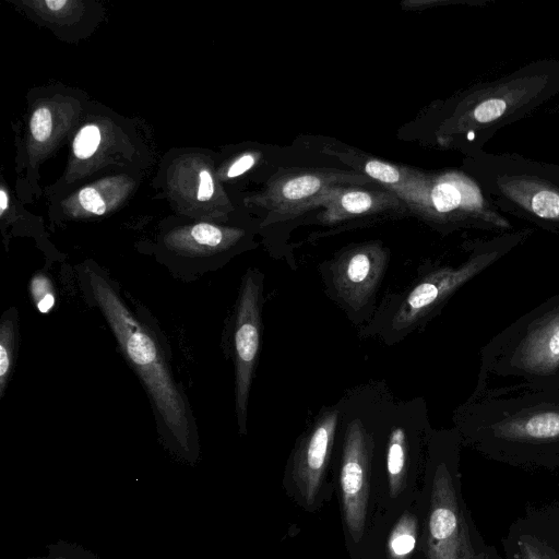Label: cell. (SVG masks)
I'll return each instance as SVG.
<instances>
[{"label":"cell","instance_id":"1","mask_svg":"<svg viewBox=\"0 0 559 559\" xmlns=\"http://www.w3.org/2000/svg\"><path fill=\"white\" fill-rule=\"evenodd\" d=\"M78 275L83 296L99 309L147 392L160 443L175 459L196 466L201 457L197 422L184 389L175 380L170 348L156 320L98 266H83Z\"/></svg>","mask_w":559,"mask_h":559},{"label":"cell","instance_id":"2","mask_svg":"<svg viewBox=\"0 0 559 559\" xmlns=\"http://www.w3.org/2000/svg\"><path fill=\"white\" fill-rule=\"evenodd\" d=\"M559 97V59L543 58L461 95L442 126L444 145L477 156L496 134Z\"/></svg>","mask_w":559,"mask_h":559},{"label":"cell","instance_id":"3","mask_svg":"<svg viewBox=\"0 0 559 559\" xmlns=\"http://www.w3.org/2000/svg\"><path fill=\"white\" fill-rule=\"evenodd\" d=\"M463 171L503 214L559 229V164L484 150L469 157Z\"/></svg>","mask_w":559,"mask_h":559},{"label":"cell","instance_id":"4","mask_svg":"<svg viewBox=\"0 0 559 559\" xmlns=\"http://www.w3.org/2000/svg\"><path fill=\"white\" fill-rule=\"evenodd\" d=\"M408 205L423 217L453 228L509 231L513 224L499 211L479 183L465 171L424 174Z\"/></svg>","mask_w":559,"mask_h":559},{"label":"cell","instance_id":"5","mask_svg":"<svg viewBox=\"0 0 559 559\" xmlns=\"http://www.w3.org/2000/svg\"><path fill=\"white\" fill-rule=\"evenodd\" d=\"M474 529L453 470L440 462L432 483L427 558L462 559Z\"/></svg>","mask_w":559,"mask_h":559},{"label":"cell","instance_id":"6","mask_svg":"<svg viewBox=\"0 0 559 559\" xmlns=\"http://www.w3.org/2000/svg\"><path fill=\"white\" fill-rule=\"evenodd\" d=\"M261 277L248 271L237 300L233 326L235 409L240 433L247 432V411L260 348Z\"/></svg>","mask_w":559,"mask_h":559},{"label":"cell","instance_id":"7","mask_svg":"<svg viewBox=\"0 0 559 559\" xmlns=\"http://www.w3.org/2000/svg\"><path fill=\"white\" fill-rule=\"evenodd\" d=\"M242 235L241 231L224 230L209 223L195 224L185 233L170 237L161 263L174 278L195 281L219 268L220 260L227 257Z\"/></svg>","mask_w":559,"mask_h":559},{"label":"cell","instance_id":"8","mask_svg":"<svg viewBox=\"0 0 559 559\" xmlns=\"http://www.w3.org/2000/svg\"><path fill=\"white\" fill-rule=\"evenodd\" d=\"M373 447L371 434L360 420H354L343 447L340 485L344 520L356 543L362 540L366 527Z\"/></svg>","mask_w":559,"mask_h":559},{"label":"cell","instance_id":"9","mask_svg":"<svg viewBox=\"0 0 559 559\" xmlns=\"http://www.w3.org/2000/svg\"><path fill=\"white\" fill-rule=\"evenodd\" d=\"M372 181L356 172L318 170L293 173L271 183L263 202L271 211V218L290 219L315 208L318 199L333 187Z\"/></svg>","mask_w":559,"mask_h":559},{"label":"cell","instance_id":"10","mask_svg":"<svg viewBox=\"0 0 559 559\" xmlns=\"http://www.w3.org/2000/svg\"><path fill=\"white\" fill-rule=\"evenodd\" d=\"M506 559H559V502L528 506L503 539Z\"/></svg>","mask_w":559,"mask_h":559},{"label":"cell","instance_id":"11","mask_svg":"<svg viewBox=\"0 0 559 559\" xmlns=\"http://www.w3.org/2000/svg\"><path fill=\"white\" fill-rule=\"evenodd\" d=\"M498 255L497 251L487 252L474 257L457 269L446 268L432 273L416 285L403 301L395 318L396 326L406 328L415 324L463 283L493 263Z\"/></svg>","mask_w":559,"mask_h":559},{"label":"cell","instance_id":"12","mask_svg":"<svg viewBox=\"0 0 559 559\" xmlns=\"http://www.w3.org/2000/svg\"><path fill=\"white\" fill-rule=\"evenodd\" d=\"M338 411L325 413L313 431L297 448L293 462V480L307 506H312L323 484L330 451L338 426Z\"/></svg>","mask_w":559,"mask_h":559},{"label":"cell","instance_id":"13","mask_svg":"<svg viewBox=\"0 0 559 559\" xmlns=\"http://www.w3.org/2000/svg\"><path fill=\"white\" fill-rule=\"evenodd\" d=\"M388 255L375 244L355 247L333 267V281L344 301L360 308L371 299L384 275Z\"/></svg>","mask_w":559,"mask_h":559},{"label":"cell","instance_id":"14","mask_svg":"<svg viewBox=\"0 0 559 559\" xmlns=\"http://www.w3.org/2000/svg\"><path fill=\"white\" fill-rule=\"evenodd\" d=\"M494 437L505 447H520L505 460L514 463L520 456L516 462L520 465L543 466V447L559 445V413L543 412L499 424L495 427Z\"/></svg>","mask_w":559,"mask_h":559},{"label":"cell","instance_id":"15","mask_svg":"<svg viewBox=\"0 0 559 559\" xmlns=\"http://www.w3.org/2000/svg\"><path fill=\"white\" fill-rule=\"evenodd\" d=\"M399 201V197L390 190L387 193L367 192L340 186L329 189L321 196L315 208H325L321 220L336 223L398 207Z\"/></svg>","mask_w":559,"mask_h":559},{"label":"cell","instance_id":"16","mask_svg":"<svg viewBox=\"0 0 559 559\" xmlns=\"http://www.w3.org/2000/svg\"><path fill=\"white\" fill-rule=\"evenodd\" d=\"M518 363L531 373L546 374L559 366V313L529 333L518 351Z\"/></svg>","mask_w":559,"mask_h":559},{"label":"cell","instance_id":"17","mask_svg":"<svg viewBox=\"0 0 559 559\" xmlns=\"http://www.w3.org/2000/svg\"><path fill=\"white\" fill-rule=\"evenodd\" d=\"M19 339V312L16 307H11L3 314L0 323V399L5 397L14 373Z\"/></svg>","mask_w":559,"mask_h":559},{"label":"cell","instance_id":"18","mask_svg":"<svg viewBox=\"0 0 559 559\" xmlns=\"http://www.w3.org/2000/svg\"><path fill=\"white\" fill-rule=\"evenodd\" d=\"M364 173L371 180L382 183L390 187V192L394 193L404 201H408L416 189L421 184L424 174H415L398 166L378 161L370 160L364 165Z\"/></svg>","mask_w":559,"mask_h":559},{"label":"cell","instance_id":"19","mask_svg":"<svg viewBox=\"0 0 559 559\" xmlns=\"http://www.w3.org/2000/svg\"><path fill=\"white\" fill-rule=\"evenodd\" d=\"M387 472L390 495L396 498L403 492L408 479V437L401 427H395L389 436Z\"/></svg>","mask_w":559,"mask_h":559},{"label":"cell","instance_id":"20","mask_svg":"<svg viewBox=\"0 0 559 559\" xmlns=\"http://www.w3.org/2000/svg\"><path fill=\"white\" fill-rule=\"evenodd\" d=\"M418 518L406 511L390 533L387 544L389 559H409L418 542Z\"/></svg>","mask_w":559,"mask_h":559},{"label":"cell","instance_id":"21","mask_svg":"<svg viewBox=\"0 0 559 559\" xmlns=\"http://www.w3.org/2000/svg\"><path fill=\"white\" fill-rule=\"evenodd\" d=\"M30 293L35 307L41 314H49L56 305V292L52 280L37 273L30 282Z\"/></svg>","mask_w":559,"mask_h":559},{"label":"cell","instance_id":"22","mask_svg":"<svg viewBox=\"0 0 559 559\" xmlns=\"http://www.w3.org/2000/svg\"><path fill=\"white\" fill-rule=\"evenodd\" d=\"M46 549L49 552L46 556L27 559H101L85 547L66 541L47 545Z\"/></svg>","mask_w":559,"mask_h":559},{"label":"cell","instance_id":"23","mask_svg":"<svg viewBox=\"0 0 559 559\" xmlns=\"http://www.w3.org/2000/svg\"><path fill=\"white\" fill-rule=\"evenodd\" d=\"M101 142L100 129L89 125L83 127L74 142V151L79 159H89L97 152Z\"/></svg>","mask_w":559,"mask_h":559},{"label":"cell","instance_id":"24","mask_svg":"<svg viewBox=\"0 0 559 559\" xmlns=\"http://www.w3.org/2000/svg\"><path fill=\"white\" fill-rule=\"evenodd\" d=\"M462 559H505V557L496 550L495 546L486 544L480 532L475 528Z\"/></svg>","mask_w":559,"mask_h":559},{"label":"cell","instance_id":"25","mask_svg":"<svg viewBox=\"0 0 559 559\" xmlns=\"http://www.w3.org/2000/svg\"><path fill=\"white\" fill-rule=\"evenodd\" d=\"M52 113L46 107L34 112L31 118V133L35 140L45 142L52 134Z\"/></svg>","mask_w":559,"mask_h":559},{"label":"cell","instance_id":"26","mask_svg":"<svg viewBox=\"0 0 559 559\" xmlns=\"http://www.w3.org/2000/svg\"><path fill=\"white\" fill-rule=\"evenodd\" d=\"M79 204L83 210L94 216H102L106 211V204L97 189L83 188L78 196Z\"/></svg>","mask_w":559,"mask_h":559},{"label":"cell","instance_id":"27","mask_svg":"<svg viewBox=\"0 0 559 559\" xmlns=\"http://www.w3.org/2000/svg\"><path fill=\"white\" fill-rule=\"evenodd\" d=\"M256 162H257V157L254 156V154H245V156H243L242 158H240L239 160L235 161L232 164L228 172V176L230 178L240 176L245 172H247L248 170H251L253 166L256 164Z\"/></svg>","mask_w":559,"mask_h":559},{"label":"cell","instance_id":"28","mask_svg":"<svg viewBox=\"0 0 559 559\" xmlns=\"http://www.w3.org/2000/svg\"><path fill=\"white\" fill-rule=\"evenodd\" d=\"M214 193V184L211 173L209 171H202L200 173V185L198 190V199L206 201L212 198Z\"/></svg>","mask_w":559,"mask_h":559},{"label":"cell","instance_id":"29","mask_svg":"<svg viewBox=\"0 0 559 559\" xmlns=\"http://www.w3.org/2000/svg\"><path fill=\"white\" fill-rule=\"evenodd\" d=\"M45 5L51 10L57 11L68 5V2H66V0H50V2H46Z\"/></svg>","mask_w":559,"mask_h":559},{"label":"cell","instance_id":"30","mask_svg":"<svg viewBox=\"0 0 559 559\" xmlns=\"http://www.w3.org/2000/svg\"><path fill=\"white\" fill-rule=\"evenodd\" d=\"M7 208H8V196L4 192V190H2V192H0V214H2V216H4V213L7 210Z\"/></svg>","mask_w":559,"mask_h":559},{"label":"cell","instance_id":"31","mask_svg":"<svg viewBox=\"0 0 559 559\" xmlns=\"http://www.w3.org/2000/svg\"><path fill=\"white\" fill-rule=\"evenodd\" d=\"M506 559V558H505Z\"/></svg>","mask_w":559,"mask_h":559}]
</instances>
